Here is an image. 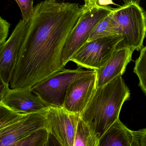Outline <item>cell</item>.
<instances>
[{
	"label": "cell",
	"mask_w": 146,
	"mask_h": 146,
	"mask_svg": "<svg viewBox=\"0 0 146 146\" xmlns=\"http://www.w3.org/2000/svg\"><path fill=\"white\" fill-rule=\"evenodd\" d=\"M87 6L46 0L34 7L18 55L11 89L31 88L64 69L65 43Z\"/></svg>",
	"instance_id": "obj_1"
},
{
	"label": "cell",
	"mask_w": 146,
	"mask_h": 146,
	"mask_svg": "<svg viewBox=\"0 0 146 146\" xmlns=\"http://www.w3.org/2000/svg\"><path fill=\"white\" fill-rule=\"evenodd\" d=\"M130 95L122 75L119 76L105 86L97 88L81 118L91 133L99 139L119 119L122 107Z\"/></svg>",
	"instance_id": "obj_2"
},
{
	"label": "cell",
	"mask_w": 146,
	"mask_h": 146,
	"mask_svg": "<svg viewBox=\"0 0 146 146\" xmlns=\"http://www.w3.org/2000/svg\"><path fill=\"white\" fill-rule=\"evenodd\" d=\"M113 18L123 39L116 50L130 48L141 50L146 36V12L135 0H127L115 9Z\"/></svg>",
	"instance_id": "obj_3"
},
{
	"label": "cell",
	"mask_w": 146,
	"mask_h": 146,
	"mask_svg": "<svg viewBox=\"0 0 146 146\" xmlns=\"http://www.w3.org/2000/svg\"><path fill=\"white\" fill-rule=\"evenodd\" d=\"M83 68L81 67L74 70L64 68L33 86L31 90L47 107H63L70 84L94 71Z\"/></svg>",
	"instance_id": "obj_4"
},
{
	"label": "cell",
	"mask_w": 146,
	"mask_h": 146,
	"mask_svg": "<svg viewBox=\"0 0 146 146\" xmlns=\"http://www.w3.org/2000/svg\"><path fill=\"white\" fill-rule=\"evenodd\" d=\"M115 9L105 5L87 7L73 28L65 43L62 55V65L64 67L74 54L87 42L96 26Z\"/></svg>",
	"instance_id": "obj_5"
},
{
	"label": "cell",
	"mask_w": 146,
	"mask_h": 146,
	"mask_svg": "<svg viewBox=\"0 0 146 146\" xmlns=\"http://www.w3.org/2000/svg\"><path fill=\"white\" fill-rule=\"evenodd\" d=\"M123 39L122 35H119L87 42L74 54L70 61L82 68L99 70L111 58Z\"/></svg>",
	"instance_id": "obj_6"
},
{
	"label": "cell",
	"mask_w": 146,
	"mask_h": 146,
	"mask_svg": "<svg viewBox=\"0 0 146 146\" xmlns=\"http://www.w3.org/2000/svg\"><path fill=\"white\" fill-rule=\"evenodd\" d=\"M46 129L62 146H73L81 115L63 107H49L46 112Z\"/></svg>",
	"instance_id": "obj_7"
},
{
	"label": "cell",
	"mask_w": 146,
	"mask_h": 146,
	"mask_svg": "<svg viewBox=\"0 0 146 146\" xmlns=\"http://www.w3.org/2000/svg\"><path fill=\"white\" fill-rule=\"evenodd\" d=\"M29 21L21 20L6 42L0 46V79L11 82L17 65L18 55L27 33Z\"/></svg>",
	"instance_id": "obj_8"
},
{
	"label": "cell",
	"mask_w": 146,
	"mask_h": 146,
	"mask_svg": "<svg viewBox=\"0 0 146 146\" xmlns=\"http://www.w3.org/2000/svg\"><path fill=\"white\" fill-rule=\"evenodd\" d=\"M97 88V71L78 79L69 86L63 108L72 113L81 115Z\"/></svg>",
	"instance_id": "obj_9"
},
{
	"label": "cell",
	"mask_w": 146,
	"mask_h": 146,
	"mask_svg": "<svg viewBox=\"0 0 146 146\" xmlns=\"http://www.w3.org/2000/svg\"><path fill=\"white\" fill-rule=\"evenodd\" d=\"M47 109L25 115L14 124L0 130V144L11 145L39 129L46 128Z\"/></svg>",
	"instance_id": "obj_10"
},
{
	"label": "cell",
	"mask_w": 146,
	"mask_h": 146,
	"mask_svg": "<svg viewBox=\"0 0 146 146\" xmlns=\"http://www.w3.org/2000/svg\"><path fill=\"white\" fill-rule=\"evenodd\" d=\"M0 103L10 110L23 115L39 112L48 108L41 99L32 92L31 88H10L0 100Z\"/></svg>",
	"instance_id": "obj_11"
},
{
	"label": "cell",
	"mask_w": 146,
	"mask_h": 146,
	"mask_svg": "<svg viewBox=\"0 0 146 146\" xmlns=\"http://www.w3.org/2000/svg\"><path fill=\"white\" fill-rule=\"evenodd\" d=\"M134 50L130 48L116 50L113 56L103 67L96 70L97 88L101 87L120 75H123L132 60Z\"/></svg>",
	"instance_id": "obj_12"
},
{
	"label": "cell",
	"mask_w": 146,
	"mask_h": 146,
	"mask_svg": "<svg viewBox=\"0 0 146 146\" xmlns=\"http://www.w3.org/2000/svg\"><path fill=\"white\" fill-rule=\"evenodd\" d=\"M99 146H139L138 132L129 129L117 120L99 139Z\"/></svg>",
	"instance_id": "obj_13"
},
{
	"label": "cell",
	"mask_w": 146,
	"mask_h": 146,
	"mask_svg": "<svg viewBox=\"0 0 146 146\" xmlns=\"http://www.w3.org/2000/svg\"><path fill=\"white\" fill-rule=\"evenodd\" d=\"M114 12L106 16L96 26L90 34L87 42L120 35L118 25L113 18Z\"/></svg>",
	"instance_id": "obj_14"
},
{
	"label": "cell",
	"mask_w": 146,
	"mask_h": 146,
	"mask_svg": "<svg viewBox=\"0 0 146 146\" xmlns=\"http://www.w3.org/2000/svg\"><path fill=\"white\" fill-rule=\"evenodd\" d=\"M49 132L46 128L36 131L28 137L9 146H44L49 137ZM0 146H4L0 144Z\"/></svg>",
	"instance_id": "obj_15"
},
{
	"label": "cell",
	"mask_w": 146,
	"mask_h": 146,
	"mask_svg": "<svg viewBox=\"0 0 146 146\" xmlns=\"http://www.w3.org/2000/svg\"><path fill=\"white\" fill-rule=\"evenodd\" d=\"M133 72L139 78V86L146 95V46L141 49L139 56L135 61Z\"/></svg>",
	"instance_id": "obj_16"
},
{
	"label": "cell",
	"mask_w": 146,
	"mask_h": 146,
	"mask_svg": "<svg viewBox=\"0 0 146 146\" xmlns=\"http://www.w3.org/2000/svg\"><path fill=\"white\" fill-rule=\"evenodd\" d=\"M25 115L15 112L0 103V130L14 124Z\"/></svg>",
	"instance_id": "obj_17"
},
{
	"label": "cell",
	"mask_w": 146,
	"mask_h": 146,
	"mask_svg": "<svg viewBox=\"0 0 146 146\" xmlns=\"http://www.w3.org/2000/svg\"><path fill=\"white\" fill-rule=\"evenodd\" d=\"M91 132L87 124L80 118L75 137L73 146H87Z\"/></svg>",
	"instance_id": "obj_18"
},
{
	"label": "cell",
	"mask_w": 146,
	"mask_h": 146,
	"mask_svg": "<svg viewBox=\"0 0 146 146\" xmlns=\"http://www.w3.org/2000/svg\"><path fill=\"white\" fill-rule=\"evenodd\" d=\"M19 5L21 14L22 19L29 21L32 16L34 10L33 7L34 0H15Z\"/></svg>",
	"instance_id": "obj_19"
},
{
	"label": "cell",
	"mask_w": 146,
	"mask_h": 146,
	"mask_svg": "<svg viewBox=\"0 0 146 146\" xmlns=\"http://www.w3.org/2000/svg\"><path fill=\"white\" fill-rule=\"evenodd\" d=\"M10 24L0 17V46L6 42L8 35Z\"/></svg>",
	"instance_id": "obj_20"
},
{
	"label": "cell",
	"mask_w": 146,
	"mask_h": 146,
	"mask_svg": "<svg viewBox=\"0 0 146 146\" xmlns=\"http://www.w3.org/2000/svg\"><path fill=\"white\" fill-rule=\"evenodd\" d=\"M9 89V85L6 84L1 79H0V100L2 99Z\"/></svg>",
	"instance_id": "obj_21"
},
{
	"label": "cell",
	"mask_w": 146,
	"mask_h": 146,
	"mask_svg": "<svg viewBox=\"0 0 146 146\" xmlns=\"http://www.w3.org/2000/svg\"><path fill=\"white\" fill-rule=\"evenodd\" d=\"M44 146H62L50 133H49L48 140Z\"/></svg>",
	"instance_id": "obj_22"
},
{
	"label": "cell",
	"mask_w": 146,
	"mask_h": 146,
	"mask_svg": "<svg viewBox=\"0 0 146 146\" xmlns=\"http://www.w3.org/2000/svg\"><path fill=\"white\" fill-rule=\"evenodd\" d=\"M139 146H146V129L137 131Z\"/></svg>",
	"instance_id": "obj_23"
},
{
	"label": "cell",
	"mask_w": 146,
	"mask_h": 146,
	"mask_svg": "<svg viewBox=\"0 0 146 146\" xmlns=\"http://www.w3.org/2000/svg\"><path fill=\"white\" fill-rule=\"evenodd\" d=\"M87 146H99V139L91 133L87 139Z\"/></svg>",
	"instance_id": "obj_24"
},
{
	"label": "cell",
	"mask_w": 146,
	"mask_h": 146,
	"mask_svg": "<svg viewBox=\"0 0 146 146\" xmlns=\"http://www.w3.org/2000/svg\"><path fill=\"white\" fill-rule=\"evenodd\" d=\"M85 2V5L87 7H91L94 6L98 0H84Z\"/></svg>",
	"instance_id": "obj_25"
}]
</instances>
